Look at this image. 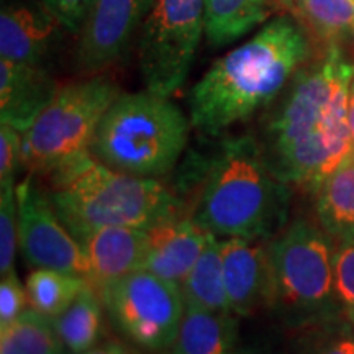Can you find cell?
I'll use <instances>...</instances> for the list:
<instances>
[{
	"mask_svg": "<svg viewBox=\"0 0 354 354\" xmlns=\"http://www.w3.org/2000/svg\"><path fill=\"white\" fill-rule=\"evenodd\" d=\"M146 230L107 227L79 240L84 258V279L97 292L127 274L143 269Z\"/></svg>",
	"mask_w": 354,
	"mask_h": 354,
	"instance_id": "5bb4252c",
	"label": "cell"
},
{
	"mask_svg": "<svg viewBox=\"0 0 354 354\" xmlns=\"http://www.w3.org/2000/svg\"><path fill=\"white\" fill-rule=\"evenodd\" d=\"M19 246L33 268L56 269L84 277L81 245L53 209L50 197L28 174L17 185Z\"/></svg>",
	"mask_w": 354,
	"mask_h": 354,
	"instance_id": "30bf717a",
	"label": "cell"
},
{
	"mask_svg": "<svg viewBox=\"0 0 354 354\" xmlns=\"http://www.w3.org/2000/svg\"><path fill=\"white\" fill-rule=\"evenodd\" d=\"M236 354H274L269 349L258 348V346H246V348H238Z\"/></svg>",
	"mask_w": 354,
	"mask_h": 354,
	"instance_id": "d6a6232c",
	"label": "cell"
},
{
	"mask_svg": "<svg viewBox=\"0 0 354 354\" xmlns=\"http://www.w3.org/2000/svg\"><path fill=\"white\" fill-rule=\"evenodd\" d=\"M0 354H68L55 320L26 308L15 320L0 326Z\"/></svg>",
	"mask_w": 354,
	"mask_h": 354,
	"instance_id": "7402d4cb",
	"label": "cell"
},
{
	"mask_svg": "<svg viewBox=\"0 0 354 354\" xmlns=\"http://www.w3.org/2000/svg\"><path fill=\"white\" fill-rule=\"evenodd\" d=\"M57 28H63L44 7L8 3L0 13V56L13 63L43 64L55 43Z\"/></svg>",
	"mask_w": 354,
	"mask_h": 354,
	"instance_id": "2e32d148",
	"label": "cell"
},
{
	"mask_svg": "<svg viewBox=\"0 0 354 354\" xmlns=\"http://www.w3.org/2000/svg\"><path fill=\"white\" fill-rule=\"evenodd\" d=\"M180 290L184 295L185 308L232 313L228 307L227 290H225L220 238H210L201 258L197 259L192 271L180 286Z\"/></svg>",
	"mask_w": 354,
	"mask_h": 354,
	"instance_id": "44dd1931",
	"label": "cell"
},
{
	"mask_svg": "<svg viewBox=\"0 0 354 354\" xmlns=\"http://www.w3.org/2000/svg\"><path fill=\"white\" fill-rule=\"evenodd\" d=\"M295 7L313 37L326 48L339 44L354 30V0H295Z\"/></svg>",
	"mask_w": 354,
	"mask_h": 354,
	"instance_id": "cb8c5ba5",
	"label": "cell"
},
{
	"mask_svg": "<svg viewBox=\"0 0 354 354\" xmlns=\"http://www.w3.org/2000/svg\"><path fill=\"white\" fill-rule=\"evenodd\" d=\"M53 209L79 241L107 227L146 230L180 214L179 202L158 179L113 171L86 153L46 174Z\"/></svg>",
	"mask_w": 354,
	"mask_h": 354,
	"instance_id": "277c9868",
	"label": "cell"
},
{
	"mask_svg": "<svg viewBox=\"0 0 354 354\" xmlns=\"http://www.w3.org/2000/svg\"><path fill=\"white\" fill-rule=\"evenodd\" d=\"M44 7L56 17L69 33H81L95 0H41Z\"/></svg>",
	"mask_w": 354,
	"mask_h": 354,
	"instance_id": "f1b7e54d",
	"label": "cell"
},
{
	"mask_svg": "<svg viewBox=\"0 0 354 354\" xmlns=\"http://www.w3.org/2000/svg\"><path fill=\"white\" fill-rule=\"evenodd\" d=\"M104 302L94 287L79 292L74 302L55 318V326L68 354H84L95 348L104 330Z\"/></svg>",
	"mask_w": 354,
	"mask_h": 354,
	"instance_id": "d6986e66",
	"label": "cell"
},
{
	"mask_svg": "<svg viewBox=\"0 0 354 354\" xmlns=\"http://www.w3.org/2000/svg\"><path fill=\"white\" fill-rule=\"evenodd\" d=\"M315 196L320 227L335 241L354 236V156L325 179Z\"/></svg>",
	"mask_w": 354,
	"mask_h": 354,
	"instance_id": "ac0fdd59",
	"label": "cell"
},
{
	"mask_svg": "<svg viewBox=\"0 0 354 354\" xmlns=\"http://www.w3.org/2000/svg\"><path fill=\"white\" fill-rule=\"evenodd\" d=\"M354 79L339 44L294 76L264 128L263 151L274 174L289 187L315 194L325 179L354 156L348 97Z\"/></svg>",
	"mask_w": 354,
	"mask_h": 354,
	"instance_id": "6da1fadb",
	"label": "cell"
},
{
	"mask_svg": "<svg viewBox=\"0 0 354 354\" xmlns=\"http://www.w3.org/2000/svg\"><path fill=\"white\" fill-rule=\"evenodd\" d=\"M310 56V41L289 17L266 21L259 32L216 59L189 95L190 125L209 138L250 120L277 99Z\"/></svg>",
	"mask_w": 354,
	"mask_h": 354,
	"instance_id": "7a4b0ae2",
	"label": "cell"
},
{
	"mask_svg": "<svg viewBox=\"0 0 354 354\" xmlns=\"http://www.w3.org/2000/svg\"><path fill=\"white\" fill-rule=\"evenodd\" d=\"M223 281L233 315L250 317L269 308L271 243L248 238H220Z\"/></svg>",
	"mask_w": 354,
	"mask_h": 354,
	"instance_id": "7c38bea8",
	"label": "cell"
},
{
	"mask_svg": "<svg viewBox=\"0 0 354 354\" xmlns=\"http://www.w3.org/2000/svg\"><path fill=\"white\" fill-rule=\"evenodd\" d=\"M59 91L43 64L0 59V120L21 135Z\"/></svg>",
	"mask_w": 354,
	"mask_h": 354,
	"instance_id": "9a60e30c",
	"label": "cell"
},
{
	"mask_svg": "<svg viewBox=\"0 0 354 354\" xmlns=\"http://www.w3.org/2000/svg\"><path fill=\"white\" fill-rule=\"evenodd\" d=\"M153 0H95L76 48V64L82 74L95 76L112 66L141 28Z\"/></svg>",
	"mask_w": 354,
	"mask_h": 354,
	"instance_id": "8fae6325",
	"label": "cell"
},
{
	"mask_svg": "<svg viewBox=\"0 0 354 354\" xmlns=\"http://www.w3.org/2000/svg\"><path fill=\"white\" fill-rule=\"evenodd\" d=\"M205 28V0H153L138 46L146 91L171 97L180 88Z\"/></svg>",
	"mask_w": 354,
	"mask_h": 354,
	"instance_id": "ba28073f",
	"label": "cell"
},
{
	"mask_svg": "<svg viewBox=\"0 0 354 354\" xmlns=\"http://www.w3.org/2000/svg\"><path fill=\"white\" fill-rule=\"evenodd\" d=\"M24 159V135L15 128L0 125V185L15 183L17 171Z\"/></svg>",
	"mask_w": 354,
	"mask_h": 354,
	"instance_id": "83f0119b",
	"label": "cell"
},
{
	"mask_svg": "<svg viewBox=\"0 0 354 354\" xmlns=\"http://www.w3.org/2000/svg\"><path fill=\"white\" fill-rule=\"evenodd\" d=\"M348 122H349V130H351L353 148H354V79L351 82V88H349V97H348Z\"/></svg>",
	"mask_w": 354,
	"mask_h": 354,
	"instance_id": "1f68e13d",
	"label": "cell"
},
{
	"mask_svg": "<svg viewBox=\"0 0 354 354\" xmlns=\"http://www.w3.org/2000/svg\"><path fill=\"white\" fill-rule=\"evenodd\" d=\"M84 354H133V353L127 346H123L122 343L107 342V343L97 344L95 348L88 349V351H86Z\"/></svg>",
	"mask_w": 354,
	"mask_h": 354,
	"instance_id": "4dcf8cb0",
	"label": "cell"
},
{
	"mask_svg": "<svg viewBox=\"0 0 354 354\" xmlns=\"http://www.w3.org/2000/svg\"><path fill=\"white\" fill-rule=\"evenodd\" d=\"M333 241L304 218L271 241L269 310L292 330L343 315L335 290Z\"/></svg>",
	"mask_w": 354,
	"mask_h": 354,
	"instance_id": "8992f818",
	"label": "cell"
},
{
	"mask_svg": "<svg viewBox=\"0 0 354 354\" xmlns=\"http://www.w3.org/2000/svg\"><path fill=\"white\" fill-rule=\"evenodd\" d=\"M353 32H354V30H353Z\"/></svg>",
	"mask_w": 354,
	"mask_h": 354,
	"instance_id": "e575fe53",
	"label": "cell"
},
{
	"mask_svg": "<svg viewBox=\"0 0 354 354\" xmlns=\"http://www.w3.org/2000/svg\"><path fill=\"white\" fill-rule=\"evenodd\" d=\"M19 248V205L15 183L0 185V272L8 274L15 266Z\"/></svg>",
	"mask_w": 354,
	"mask_h": 354,
	"instance_id": "484cf974",
	"label": "cell"
},
{
	"mask_svg": "<svg viewBox=\"0 0 354 354\" xmlns=\"http://www.w3.org/2000/svg\"><path fill=\"white\" fill-rule=\"evenodd\" d=\"M279 2H284V3H290V2H295V0H279Z\"/></svg>",
	"mask_w": 354,
	"mask_h": 354,
	"instance_id": "836d02e7",
	"label": "cell"
},
{
	"mask_svg": "<svg viewBox=\"0 0 354 354\" xmlns=\"http://www.w3.org/2000/svg\"><path fill=\"white\" fill-rule=\"evenodd\" d=\"M236 315L185 308L171 354H236Z\"/></svg>",
	"mask_w": 354,
	"mask_h": 354,
	"instance_id": "e0dca14e",
	"label": "cell"
},
{
	"mask_svg": "<svg viewBox=\"0 0 354 354\" xmlns=\"http://www.w3.org/2000/svg\"><path fill=\"white\" fill-rule=\"evenodd\" d=\"M212 236L192 215L167 216L146 228L143 269L180 287Z\"/></svg>",
	"mask_w": 354,
	"mask_h": 354,
	"instance_id": "4fadbf2b",
	"label": "cell"
},
{
	"mask_svg": "<svg viewBox=\"0 0 354 354\" xmlns=\"http://www.w3.org/2000/svg\"><path fill=\"white\" fill-rule=\"evenodd\" d=\"M99 295L115 328L133 344L149 351L172 346L185 312L179 286L140 269L105 286Z\"/></svg>",
	"mask_w": 354,
	"mask_h": 354,
	"instance_id": "9c48e42d",
	"label": "cell"
},
{
	"mask_svg": "<svg viewBox=\"0 0 354 354\" xmlns=\"http://www.w3.org/2000/svg\"><path fill=\"white\" fill-rule=\"evenodd\" d=\"M26 304V289L21 286L15 271L3 274L0 281V326L15 320L25 310Z\"/></svg>",
	"mask_w": 354,
	"mask_h": 354,
	"instance_id": "f546056e",
	"label": "cell"
},
{
	"mask_svg": "<svg viewBox=\"0 0 354 354\" xmlns=\"http://www.w3.org/2000/svg\"><path fill=\"white\" fill-rule=\"evenodd\" d=\"M205 35L212 46L236 41L256 26L264 25L272 12L271 0H205Z\"/></svg>",
	"mask_w": 354,
	"mask_h": 354,
	"instance_id": "ffe728a7",
	"label": "cell"
},
{
	"mask_svg": "<svg viewBox=\"0 0 354 354\" xmlns=\"http://www.w3.org/2000/svg\"><path fill=\"white\" fill-rule=\"evenodd\" d=\"M86 286V279L76 274L37 268L26 277V300L30 308L55 320L74 302Z\"/></svg>",
	"mask_w": 354,
	"mask_h": 354,
	"instance_id": "603a6c76",
	"label": "cell"
},
{
	"mask_svg": "<svg viewBox=\"0 0 354 354\" xmlns=\"http://www.w3.org/2000/svg\"><path fill=\"white\" fill-rule=\"evenodd\" d=\"M333 269L339 308L354 325V236L336 241Z\"/></svg>",
	"mask_w": 354,
	"mask_h": 354,
	"instance_id": "4316f807",
	"label": "cell"
},
{
	"mask_svg": "<svg viewBox=\"0 0 354 354\" xmlns=\"http://www.w3.org/2000/svg\"><path fill=\"white\" fill-rule=\"evenodd\" d=\"M118 86L105 76H92L59 87L51 104L24 133V166L28 174H50L82 154L91 153L97 128Z\"/></svg>",
	"mask_w": 354,
	"mask_h": 354,
	"instance_id": "52a82bcc",
	"label": "cell"
},
{
	"mask_svg": "<svg viewBox=\"0 0 354 354\" xmlns=\"http://www.w3.org/2000/svg\"><path fill=\"white\" fill-rule=\"evenodd\" d=\"M190 127L169 97L149 91L120 94L102 118L91 153L113 171L158 179L183 156Z\"/></svg>",
	"mask_w": 354,
	"mask_h": 354,
	"instance_id": "5b68a950",
	"label": "cell"
},
{
	"mask_svg": "<svg viewBox=\"0 0 354 354\" xmlns=\"http://www.w3.org/2000/svg\"><path fill=\"white\" fill-rule=\"evenodd\" d=\"M205 161L197 223L216 238L272 240L284 230L290 187L269 167L258 140L223 138Z\"/></svg>",
	"mask_w": 354,
	"mask_h": 354,
	"instance_id": "3957f363",
	"label": "cell"
},
{
	"mask_svg": "<svg viewBox=\"0 0 354 354\" xmlns=\"http://www.w3.org/2000/svg\"><path fill=\"white\" fill-rule=\"evenodd\" d=\"M297 331V354H354V325L338 315Z\"/></svg>",
	"mask_w": 354,
	"mask_h": 354,
	"instance_id": "d4e9b609",
	"label": "cell"
}]
</instances>
